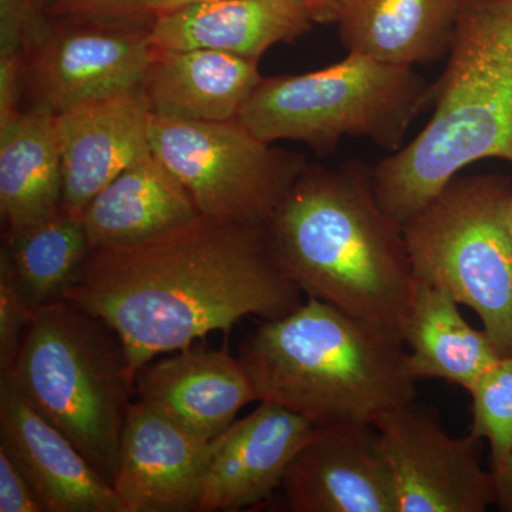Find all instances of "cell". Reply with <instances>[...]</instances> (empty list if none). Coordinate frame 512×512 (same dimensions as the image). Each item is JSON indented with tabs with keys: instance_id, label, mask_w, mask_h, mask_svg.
Wrapping results in <instances>:
<instances>
[{
	"instance_id": "6da1fadb",
	"label": "cell",
	"mask_w": 512,
	"mask_h": 512,
	"mask_svg": "<svg viewBox=\"0 0 512 512\" xmlns=\"http://www.w3.org/2000/svg\"><path fill=\"white\" fill-rule=\"evenodd\" d=\"M266 225L198 215L157 237L93 249L63 299L116 332L134 376L165 353L244 318L271 320L302 303Z\"/></svg>"
},
{
	"instance_id": "9c48e42d",
	"label": "cell",
	"mask_w": 512,
	"mask_h": 512,
	"mask_svg": "<svg viewBox=\"0 0 512 512\" xmlns=\"http://www.w3.org/2000/svg\"><path fill=\"white\" fill-rule=\"evenodd\" d=\"M150 28L49 16L26 64L32 107L60 114L140 89L156 49Z\"/></svg>"
},
{
	"instance_id": "484cf974",
	"label": "cell",
	"mask_w": 512,
	"mask_h": 512,
	"mask_svg": "<svg viewBox=\"0 0 512 512\" xmlns=\"http://www.w3.org/2000/svg\"><path fill=\"white\" fill-rule=\"evenodd\" d=\"M49 18L45 0H0V59H25Z\"/></svg>"
},
{
	"instance_id": "e0dca14e",
	"label": "cell",
	"mask_w": 512,
	"mask_h": 512,
	"mask_svg": "<svg viewBox=\"0 0 512 512\" xmlns=\"http://www.w3.org/2000/svg\"><path fill=\"white\" fill-rule=\"evenodd\" d=\"M313 20L298 0H215L158 13L150 39L157 49H207L259 62L271 47L291 43Z\"/></svg>"
},
{
	"instance_id": "52a82bcc",
	"label": "cell",
	"mask_w": 512,
	"mask_h": 512,
	"mask_svg": "<svg viewBox=\"0 0 512 512\" xmlns=\"http://www.w3.org/2000/svg\"><path fill=\"white\" fill-rule=\"evenodd\" d=\"M511 194L503 175H457L403 225L416 278L473 309L504 357L512 356Z\"/></svg>"
},
{
	"instance_id": "ffe728a7",
	"label": "cell",
	"mask_w": 512,
	"mask_h": 512,
	"mask_svg": "<svg viewBox=\"0 0 512 512\" xmlns=\"http://www.w3.org/2000/svg\"><path fill=\"white\" fill-rule=\"evenodd\" d=\"M198 215L183 184L151 151L90 201L82 221L93 251L157 237Z\"/></svg>"
},
{
	"instance_id": "7c38bea8",
	"label": "cell",
	"mask_w": 512,
	"mask_h": 512,
	"mask_svg": "<svg viewBox=\"0 0 512 512\" xmlns=\"http://www.w3.org/2000/svg\"><path fill=\"white\" fill-rule=\"evenodd\" d=\"M281 488L292 512H397L373 424L315 426Z\"/></svg>"
},
{
	"instance_id": "30bf717a",
	"label": "cell",
	"mask_w": 512,
	"mask_h": 512,
	"mask_svg": "<svg viewBox=\"0 0 512 512\" xmlns=\"http://www.w3.org/2000/svg\"><path fill=\"white\" fill-rule=\"evenodd\" d=\"M377 447L392 477L397 512H484L494 505L483 443L468 434L451 437L417 404L375 421Z\"/></svg>"
},
{
	"instance_id": "7402d4cb",
	"label": "cell",
	"mask_w": 512,
	"mask_h": 512,
	"mask_svg": "<svg viewBox=\"0 0 512 512\" xmlns=\"http://www.w3.org/2000/svg\"><path fill=\"white\" fill-rule=\"evenodd\" d=\"M404 343L417 380H444L466 390L504 357L484 329L468 325L446 289L420 279Z\"/></svg>"
},
{
	"instance_id": "277c9868",
	"label": "cell",
	"mask_w": 512,
	"mask_h": 512,
	"mask_svg": "<svg viewBox=\"0 0 512 512\" xmlns=\"http://www.w3.org/2000/svg\"><path fill=\"white\" fill-rule=\"evenodd\" d=\"M433 114L373 168L384 210L406 224L468 165L512 164V0H463Z\"/></svg>"
},
{
	"instance_id": "5b68a950",
	"label": "cell",
	"mask_w": 512,
	"mask_h": 512,
	"mask_svg": "<svg viewBox=\"0 0 512 512\" xmlns=\"http://www.w3.org/2000/svg\"><path fill=\"white\" fill-rule=\"evenodd\" d=\"M9 376L111 484L136 376L119 336L66 299L40 306Z\"/></svg>"
},
{
	"instance_id": "ba28073f",
	"label": "cell",
	"mask_w": 512,
	"mask_h": 512,
	"mask_svg": "<svg viewBox=\"0 0 512 512\" xmlns=\"http://www.w3.org/2000/svg\"><path fill=\"white\" fill-rule=\"evenodd\" d=\"M151 151L205 217L268 225L308 167L301 154L259 140L238 121L207 123L151 113Z\"/></svg>"
},
{
	"instance_id": "ac0fdd59",
	"label": "cell",
	"mask_w": 512,
	"mask_h": 512,
	"mask_svg": "<svg viewBox=\"0 0 512 512\" xmlns=\"http://www.w3.org/2000/svg\"><path fill=\"white\" fill-rule=\"evenodd\" d=\"M259 62L217 50L154 49L141 89L164 119L227 123L264 77Z\"/></svg>"
},
{
	"instance_id": "8992f818",
	"label": "cell",
	"mask_w": 512,
	"mask_h": 512,
	"mask_svg": "<svg viewBox=\"0 0 512 512\" xmlns=\"http://www.w3.org/2000/svg\"><path fill=\"white\" fill-rule=\"evenodd\" d=\"M433 101L434 84L414 67L349 52L315 72L264 77L237 121L265 143L298 141L322 156L345 137L367 138L394 153Z\"/></svg>"
},
{
	"instance_id": "603a6c76",
	"label": "cell",
	"mask_w": 512,
	"mask_h": 512,
	"mask_svg": "<svg viewBox=\"0 0 512 512\" xmlns=\"http://www.w3.org/2000/svg\"><path fill=\"white\" fill-rule=\"evenodd\" d=\"M92 252L82 218L63 210L20 231L2 249L33 309L63 299Z\"/></svg>"
},
{
	"instance_id": "d6986e66",
	"label": "cell",
	"mask_w": 512,
	"mask_h": 512,
	"mask_svg": "<svg viewBox=\"0 0 512 512\" xmlns=\"http://www.w3.org/2000/svg\"><path fill=\"white\" fill-rule=\"evenodd\" d=\"M463 0H338L343 45L393 66L416 67L448 53Z\"/></svg>"
},
{
	"instance_id": "cb8c5ba5",
	"label": "cell",
	"mask_w": 512,
	"mask_h": 512,
	"mask_svg": "<svg viewBox=\"0 0 512 512\" xmlns=\"http://www.w3.org/2000/svg\"><path fill=\"white\" fill-rule=\"evenodd\" d=\"M467 392L473 414L470 433L488 440L491 467L497 466L512 453V356L495 363Z\"/></svg>"
},
{
	"instance_id": "4316f807",
	"label": "cell",
	"mask_w": 512,
	"mask_h": 512,
	"mask_svg": "<svg viewBox=\"0 0 512 512\" xmlns=\"http://www.w3.org/2000/svg\"><path fill=\"white\" fill-rule=\"evenodd\" d=\"M47 15L72 22L153 23L154 0H45Z\"/></svg>"
},
{
	"instance_id": "8fae6325",
	"label": "cell",
	"mask_w": 512,
	"mask_h": 512,
	"mask_svg": "<svg viewBox=\"0 0 512 512\" xmlns=\"http://www.w3.org/2000/svg\"><path fill=\"white\" fill-rule=\"evenodd\" d=\"M211 453L212 440L131 403L111 481L123 512L198 511Z\"/></svg>"
},
{
	"instance_id": "4dcf8cb0",
	"label": "cell",
	"mask_w": 512,
	"mask_h": 512,
	"mask_svg": "<svg viewBox=\"0 0 512 512\" xmlns=\"http://www.w3.org/2000/svg\"><path fill=\"white\" fill-rule=\"evenodd\" d=\"M207 2H215V0H154V13L157 16L158 13L170 12V10Z\"/></svg>"
},
{
	"instance_id": "44dd1931",
	"label": "cell",
	"mask_w": 512,
	"mask_h": 512,
	"mask_svg": "<svg viewBox=\"0 0 512 512\" xmlns=\"http://www.w3.org/2000/svg\"><path fill=\"white\" fill-rule=\"evenodd\" d=\"M57 114L30 107L0 126V212L9 232L62 210Z\"/></svg>"
},
{
	"instance_id": "9a60e30c",
	"label": "cell",
	"mask_w": 512,
	"mask_h": 512,
	"mask_svg": "<svg viewBox=\"0 0 512 512\" xmlns=\"http://www.w3.org/2000/svg\"><path fill=\"white\" fill-rule=\"evenodd\" d=\"M0 446L25 471L46 512H123L113 485L0 373Z\"/></svg>"
},
{
	"instance_id": "2e32d148",
	"label": "cell",
	"mask_w": 512,
	"mask_h": 512,
	"mask_svg": "<svg viewBox=\"0 0 512 512\" xmlns=\"http://www.w3.org/2000/svg\"><path fill=\"white\" fill-rule=\"evenodd\" d=\"M136 396L205 440L220 436L247 404L259 402L239 357L192 345L141 367Z\"/></svg>"
},
{
	"instance_id": "3957f363",
	"label": "cell",
	"mask_w": 512,
	"mask_h": 512,
	"mask_svg": "<svg viewBox=\"0 0 512 512\" xmlns=\"http://www.w3.org/2000/svg\"><path fill=\"white\" fill-rule=\"evenodd\" d=\"M259 402L313 426L367 423L416 403L417 382L399 333L308 296L264 320L239 349Z\"/></svg>"
},
{
	"instance_id": "7a4b0ae2",
	"label": "cell",
	"mask_w": 512,
	"mask_h": 512,
	"mask_svg": "<svg viewBox=\"0 0 512 512\" xmlns=\"http://www.w3.org/2000/svg\"><path fill=\"white\" fill-rule=\"evenodd\" d=\"M266 228L276 256L306 296L404 339L417 278L403 224L380 204L367 165L308 164Z\"/></svg>"
},
{
	"instance_id": "1f68e13d",
	"label": "cell",
	"mask_w": 512,
	"mask_h": 512,
	"mask_svg": "<svg viewBox=\"0 0 512 512\" xmlns=\"http://www.w3.org/2000/svg\"><path fill=\"white\" fill-rule=\"evenodd\" d=\"M508 229H510L511 241H512V194L510 198V205H508Z\"/></svg>"
},
{
	"instance_id": "f546056e",
	"label": "cell",
	"mask_w": 512,
	"mask_h": 512,
	"mask_svg": "<svg viewBox=\"0 0 512 512\" xmlns=\"http://www.w3.org/2000/svg\"><path fill=\"white\" fill-rule=\"evenodd\" d=\"M309 13L313 23L330 25L338 20V0H298Z\"/></svg>"
},
{
	"instance_id": "f1b7e54d",
	"label": "cell",
	"mask_w": 512,
	"mask_h": 512,
	"mask_svg": "<svg viewBox=\"0 0 512 512\" xmlns=\"http://www.w3.org/2000/svg\"><path fill=\"white\" fill-rule=\"evenodd\" d=\"M494 484V505L512 512V453L497 466L491 467Z\"/></svg>"
},
{
	"instance_id": "5bb4252c",
	"label": "cell",
	"mask_w": 512,
	"mask_h": 512,
	"mask_svg": "<svg viewBox=\"0 0 512 512\" xmlns=\"http://www.w3.org/2000/svg\"><path fill=\"white\" fill-rule=\"evenodd\" d=\"M150 119L141 87L57 114L64 212L82 218L107 184L151 153Z\"/></svg>"
},
{
	"instance_id": "83f0119b",
	"label": "cell",
	"mask_w": 512,
	"mask_h": 512,
	"mask_svg": "<svg viewBox=\"0 0 512 512\" xmlns=\"http://www.w3.org/2000/svg\"><path fill=\"white\" fill-rule=\"evenodd\" d=\"M0 512H46L25 471L0 446Z\"/></svg>"
},
{
	"instance_id": "4fadbf2b",
	"label": "cell",
	"mask_w": 512,
	"mask_h": 512,
	"mask_svg": "<svg viewBox=\"0 0 512 512\" xmlns=\"http://www.w3.org/2000/svg\"><path fill=\"white\" fill-rule=\"evenodd\" d=\"M313 429L311 421L281 404L259 402L212 440L198 511H239L265 503L282 487Z\"/></svg>"
},
{
	"instance_id": "d4e9b609",
	"label": "cell",
	"mask_w": 512,
	"mask_h": 512,
	"mask_svg": "<svg viewBox=\"0 0 512 512\" xmlns=\"http://www.w3.org/2000/svg\"><path fill=\"white\" fill-rule=\"evenodd\" d=\"M33 312L8 261L0 256V373L12 369Z\"/></svg>"
}]
</instances>
